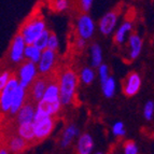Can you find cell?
Segmentation results:
<instances>
[{"instance_id":"7","label":"cell","mask_w":154,"mask_h":154,"mask_svg":"<svg viewBox=\"0 0 154 154\" xmlns=\"http://www.w3.org/2000/svg\"><path fill=\"white\" fill-rule=\"evenodd\" d=\"M120 14H121V7L116 5L113 9H111L110 11H108L103 17L100 18L99 29L105 36H108L113 31Z\"/></svg>"},{"instance_id":"9","label":"cell","mask_w":154,"mask_h":154,"mask_svg":"<svg viewBox=\"0 0 154 154\" xmlns=\"http://www.w3.org/2000/svg\"><path fill=\"white\" fill-rule=\"evenodd\" d=\"M95 24L88 14H80L77 20V33L79 38L86 40L93 36Z\"/></svg>"},{"instance_id":"32","label":"cell","mask_w":154,"mask_h":154,"mask_svg":"<svg viewBox=\"0 0 154 154\" xmlns=\"http://www.w3.org/2000/svg\"><path fill=\"white\" fill-rule=\"evenodd\" d=\"M75 50H78V51H82L85 46V40H83V39L78 37L75 41Z\"/></svg>"},{"instance_id":"14","label":"cell","mask_w":154,"mask_h":154,"mask_svg":"<svg viewBox=\"0 0 154 154\" xmlns=\"http://www.w3.org/2000/svg\"><path fill=\"white\" fill-rule=\"evenodd\" d=\"M94 149V141L90 134L85 133L80 136L77 143V154H91Z\"/></svg>"},{"instance_id":"4","label":"cell","mask_w":154,"mask_h":154,"mask_svg":"<svg viewBox=\"0 0 154 154\" xmlns=\"http://www.w3.org/2000/svg\"><path fill=\"white\" fill-rule=\"evenodd\" d=\"M17 86V77L13 72L10 80H9L8 84L5 85V88L2 90V92L0 93V125L5 122V118L8 116L9 110L11 108V103H12L13 95H14Z\"/></svg>"},{"instance_id":"23","label":"cell","mask_w":154,"mask_h":154,"mask_svg":"<svg viewBox=\"0 0 154 154\" xmlns=\"http://www.w3.org/2000/svg\"><path fill=\"white\" fill-rule=\"evenodd\" d=\"M95 79V73L91 68L86 67V68H83L82 71H81V81H82L84 84H91V83L94 81Z\"/></svg>"},{"instance_id":"33","label":"cell","mask_w":154,"mask_h":154,"mask_svg":"<svg viewBox=\"0 0 154 154\" xmlns=\"http://www.w3.org/2000/svg\"><path fill=\"white\" fill-rule=\"evenodd\" d=\"M96 154H103V153H101V152H98V153H96Z\"/></svg>"},{"instance_id":"8","label":"cell","mask_w":154,"mask_h":154,"mask_svg":"<svg viewBox=\"0 0 154 154\" xmlns=\"http://www.w3.org/2000/svg\"><path fill=\"white\" fill-rule=\"evenodd\" d=\"M24 50H25V42L20 33H16L13 37L9 49V59L13 64H20L25 60L24 59Z\"/></svg>"},{"instance_id":"18","label":"cell","mask_w":154,"mask_h":154,"mask_svg":"<svg viewBox=\"0 0 154 154\" xmlns=\"http://www.w3.org/2000/svg\"><path fill=\"white\" fill-rule=\"evenodd\" d=\"M41 57V51H39L33 45H27L25 46L24 50V58H26L27 62H30L36 65V63H39Z\"/></svg>"},{"instance_id":"21","label":"cell","mask_w":154,"mask_h":154,"mask_svg":"<svg viewBox=\"0 0 154 154\" xmlns=\"http://www.w3.org/2000/svg\"><path fill=\"white\" fill-rule=\"evenodd\" d=\"M49 33L50 31L49 30H44L43 32L40 35V36L37 38V40L35 42H33L32 45L36 48V49H38L39 51H44V50L46 49V44H48V38H49Z\"/></svg>"},{"instance_id":"20","label":"cell","mask_w":154,"mask_h":154,"mask_svg":"<svg viewBox=\"0 0 154 154\" xmlns=\"http://www.w3.org/2000/svg\"><path fill=\"white\" fill-rule=\"evenodd\" d=\"M91 53H92V65L93 67H99L103 60V54H101V49L98 44H93L91 48Z\"/></svg>"},{"instance_id":"10","label":"cell","mask_w":154,"mask_h":154,"mask_svg":"<svg viewBox=\"0 0 154 154\" xmlns=\"http://www.w3.org/2000/svg\"><path fill=\"white\" fill-rule=\"evenodd\" d=\"M140 88H141V78L139 73L135 71L129 72L122 82V90H123L124 95L127 97L135 96L139 92Z\"/></svg>"},{"instance_id":"22","label":"cell","mask_w":154,"mask_h":154,"mask_svg":"<svg viewBox=\"0 0 154 154\" xmlns=\"http://www.w3.org/2000/svg\"><path fill=\"white\" fill-rule=\"evenodd\" d=\"M103 95L106 97H112L114 95V91H116V81L112 77H109L105 83L103 84Z\"/></svg>"},{"instance_id":"12","label":"cell","mask_w":154,"mask_h":154,"mask_svg":"<svg viewBox=\"0 0 154 154\" xmlns=\"http://www.w3.org/2000/svg\"><path fill=\"white\" fill-rule=\"evenodd\" d=\"M56 62V53L53 51L45 49L44 51L41 52V57L39 60V67L38 70L40 72V75H46L51 72L53 69V67Z\"/></svg>"},{"instance_id":"6","label":"cell","mask_w":154,"mask_h":154,"mask_svg":"<svg viewBox=\"0 0 154 154\" xmlns=\"http://www.w3.org/2000/svg\"><path fill=\"white\" fill-rule=\"evenodd\" d=\"M37 75V67L35 64L27 60H24L21 65H20V69L17 72V80H18V85L22 86L23 88L27 90L30 83L32 82V80L36 78Z\"/></svg>"},{"instance_id":"5","label":"cell","mask_w":154,"mask_h":154,"mask_svg":"<svg viewBox=\"0 0 154 154\" xmlns=\"http://www.w3.org/2000/svg\"><path fill=\"white\" fill-rule=\"evenodd\" d=\"M48 82H49V75L48 73L36 75V78L32 80V82L30 83L28 88L26 90L25 100L30 101L37 106V103L43 97V94L46 90V86H48Z\"/></svg>"},{"instance_id":"17","label":"cell","mask_w":154,"mask_h":154,"mask_svg":"<svg viewBox=\"0 0 154 154\" xmlns=\"http://www.w3.org/2000/svg\"><path fill=\"white\" fill-rule=\"evenodd\" d=\"M133 28V23L131 21H125L121 26H120V28L116 30V35L113 37V42L118 45L122 44L124 41H125V38H126V35Z\"/></svg>"},{"instance_id":"2","label":"cell","mask_w":154,"mask_h":154,"mask_svg":"<svg viewBox=\"0 0 154 154\" xmlns=\"http://www.w3.org/2000/svg\"><path fill=\"white\" fill-rule=\"evenodd\" d=\"M59 85V101L60 105H70L73 103L75 97V90L78 85V75L69 67H63L58 71Z\"/></svg>"},{"instance_id":"11","label":"cell","mask_w":154,"mask_h":154,"mask_svg":"<svg viewBox=\"0 0 154 154\" xmlns=\"http://www.w3.org/2000/svg\"><path fill=\"white\" fill-rule=\"evenodd\" d=\"M35 113H36V105L25 100L23 107L20 109L15 118L13 119V121L11 122L14 125H20V124L23 123H31L33 121Z\"/></svg>"},{"instance_id":"13","label":"cell","mask_w":154,"mask_h":154,"mask_svg":"<svg viewBox=\"0 0 154 154\" xmlns=\"http://www.w3.org/2000/svg\"><path fill=\"white\" fill-rule=\"evenodd\" d=\"M15 126V133L24 141L28 144H36L35 141V131H33V123H23Z\"/></svg>"},{"instance_id":"1","label":"cell","mask_w":154,"mask_h":154,"mask_svg":"<svg viewBox=\"0 0 154 154\" xmlns=\"http://www.w3.org/2000/svg\"><path fill=\"white\" fill-rule=\"evenodd\" d=\"M45 30V22L40 7L33 8L27 17L20 26L18 32L27 45H32L40 35Z\"/></svg>"},{"instance_id":"25","label":"cell","mask_w":154,"mask_h":154,"mask_svg":"<svg viewBox=\"0 0 154 154\" xmlns=\"http://www.w3.org/2000/svg\"><path fill=\"white\" fill-rule=\"evenodd\" d=\"M12 73L13 72H11L10 70H8V69L0 70V93L2 92V90L5 88V85L8 84Z\"/></svg>"},{"instance_id":"24","label":"cell","mask_w":154,"mask_h":154,"mask_svg":"<svg viewBox=\"0 0 154 154\" xmlns=\"http://www.w3.org/2000/svg\"><path fill=\"white\" fill-rule=\"evenodd\" d=\"M46 49L50 50V51L55 52V53H56L57 50H58V39H57V36L55 35V32H53V31H50V33H49Z\"/></svg>"},{"instance_id":"29","label":"cell","mask_w":154,"mask_h":154,"mask_svg":"<svg viewBox=\"0 0 154 154\" xmlns=\"http://www.w3.org/2000/svg\"><path fill=\"white\" fill-rule=\"evenodd\" d=\"M112 133L113 135H116L118 137H122L125 135V127L122 122H116L114 125L112 126Z\"/></svg>"},{"instance_id":"31","label":"cell","mask_w":154,"mask_h":154,"mask_svg":"<svg viewBox=\"0 0 154 154\" xmlns=\"http://www.w3.org/2000/svg\"><path fill=\"white\" fill-rule=\"evenodd\" d=\"M0 154H11L5 146V137L1 128H0Z\"/></svg>"},{"instance_id":"28","label":"cell","mask_w":154,"mask_h":154,"mask_svg":"<svg viewBox=\"0 0 154 154\" xmlns=\"http://www.w3.org/2000/svg\"><path fill=\"white\" fill-rule=\"evenodd\" d=\"M78 5H79V10L82 12L81 14H88L92 8L93 1L92 0H81L78 2Z\"/></svg>"},{"instance_id":"16","label":"cell","mask_w":154,"mask_h":154,"mask_svg":"<svg viewBox=\"0 0 154 154\" xmlns=\"http://www.w3.org/2000/svg\"><path fill=\"white\" fill-rule=\"evenodd\" d=\"M78 134H79V129L77 128V126L75 124H70L67 127H65L62 135V140H60V146L62 148L69 146Z\"/></svg>"},{"instance_id":"30","label":"cell","mask_w":154,"mask_h":154,"mask_svg":"<svg viewBox=\"0 0 154 154\" xmlns=\"http://www.w3.org/2000/svg\"><path fill=\"white\" fill-rule=\"evenodd\" d=\"M99 75H100V80H101V84H103L107 81V79L110 77L109 75V68L107 65L103 64L99 66Z\"/></svg>"},{"instance_id":"27","label":"cell","mask_w":154,"mask_h":154,"mask_svg":"<svg viewBox=\"0 0 154 154\" xmlns=\"http://www.w3.org/2000/svg\"><path fill=\"white\" fill-rule=\"evenodd\" d=\"M143 114L144 118H146V121H151L153 119V114H154V103L152 100H149L148 103H146L143 109Z\"/></svg>"},{"instance_id":"19","label":"cell","mask_w":154,"mask_h":154,"mask_svg":"<svg viewBox=\"0 0 154 154\" xmlns=\"http://www.w3.org/2000/svg\"><path fill=\"white\" fill-rule=\"evenodd\" d=\"M70 2L68 0H52L48 2V8L55 13H60L63 11H66L69 8Z\"/></svg>"},{"instance_id":"26","label":"cell","mask_w":154,"mask_h":154,"mask_svg":"<svg viewBox=\"0 0 154 154\" xmlns=\"http://www.w3.org/2000/svg\"><path fill=\"white\" fill-rule=\"evenodd\" d=\"M124 154H138V146L133 140H127L124 142Z\"/></svg>"},{"instance_id":"15","label":"cell","mask_w":154,"mask_h":154,"mask_svg":"<svg viewBox=\"0 0 154 154\" xmlns=\"http://www.w3.org/2000/svg\"><path fill=\"white\" fill-rule=\"evenodd\" d=\"M129 41V58L136 59L140 55L142 50V39L137 32H133L128 38Z\"/></svg>"},{"instance_id":"3","label":"cell","mask_w":154,"mask_h":154,"mask_svg":"<svg viewBox=\"0 0 154 154\" xmlns=\"http://www.w3.org/2000/svg\"><path fill=\"white\" fill-rule=\"evenodd\" d=\"M35 141L41 142L50 136L55 127V116H48L36 111L33 116Z\"/></svg>"}]
</instances>
